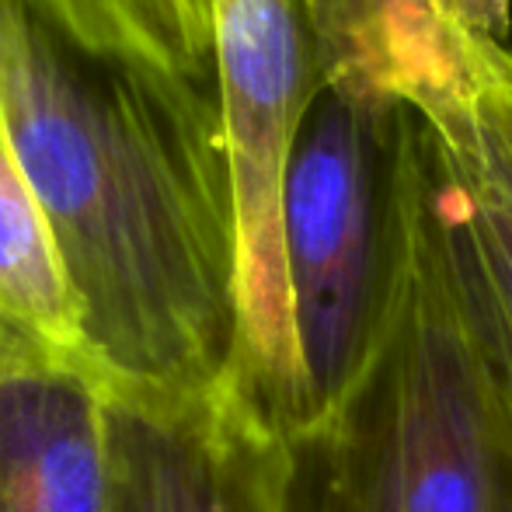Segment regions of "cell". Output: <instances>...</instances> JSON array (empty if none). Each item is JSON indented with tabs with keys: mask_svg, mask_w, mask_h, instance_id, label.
Segmentation results:
<instances>
[{
	"mask_svg": "<svg viewBox=\"0 0 512 512\" xmlns=\"http://www.w3.org/2000/svg\"><path fill=\"white\" fill-rule=\"evenodd\" d=\"M502 143H506V150H509V157H512V122L502 126Z\"/></svg>",
	"mask_w": 512,
	"mask_h": 512,
	"instance_id": "7c38bea8",
	"label": "cell"
},
{
	"mask_svg": "<svg viewBox=\"0 0 512 512\" xmlns=\"http://www.w3.org/2000/svg\"><path fill=\"white\" fill-rule=\"evenodd\" d=\"M213 53L241 248V338L230 380L283 432L290 391L283 182L324 88L304 0H213Z\"/></svg>",
	"mask_w": 512,
	"mask_h": 512,
	"instance_id": "277c9868",
	"label": "cell"
},
{
	"mask_svg": "<svg viewBox=\"0 0 512 512\" xmlns=\"http://www.w3.org/2000/svg\"><path fill=\"white\" fill-rule=\"evenodd\" d=\"M108 384L81 352L0 328V512H112Z\"/></svg>",
	"mask_w": 512,
	"mask_h": 512,
	"instance_id": "8992f818",
	"label": "cell"
},
{
	"mask_svg": "<svg viewBox=\"0 0 512 512\" xmlns=\"http://www.w3.org/2000/svg\"><path fill=\"white\" fill-rule=\"evenodd\" d=\"M401 255L384 331L335 415L290 439V512H512V453L439 234V143L398 108Z\"/></svg>",
	"mask_w": 512,
	"mask_h": 512,
	"instance_id": "7a4b0ae2",
	"label": "cell"
},
{
	"mask_svg": "<svg viewBox=\"0 0 512 512\" xmlns=\"http://www.w3.org/2000/svg\"><path fill=\"white\" fill-rule=\"evenodd\" d=\"M429 126L439 143V234L453 300L512 453V157L478 98Z\"/></svg>",
	"mask_w": 512,
	"mask_h": 512,
	"instance_id": "52a82bcc",
	"label": "cell"
},
{
	"mask_svg": "<svg viewBox=\"0 0 512 512\" xmlns=\"http://www.w3.org/2000/svg\"><path fill=\"white\" fill-rule=\"evenodd\" d=\"M464 53L474 81L485 84L492 95L512 108V46L492 35H481L474 28H464Z\"/></svg>",
	"mask_w": 512,
	"mask_h": 512,
	"instance_id": "8fae6325",
	"label": "cell"
},
{
	"mask_svg": "<svg viewBox=\"0 0 512 512\" xmlns=\"http://www.w3.org/2000/svg\"><path fill=\"white\" fill-rule=\"evenodd\" d=\"M112 512H290L293 446L234 380L199 398L112 391Z\"/></svg>",
	"mask_w": 512,
	"mask_h": 512,
	"instance_id": "5b68a950",
	"label": "cell"
},
{
	"mask_svg": "<svg viewBox=\"0 0 512 512\" xmlns=\"http://www.w3.org/2000/svg\"><path fill=\"white\" fill-rule=\"evenodd\" d=\"M321 84L439 122L474 105L457 0H304Z\"/></svg>",
	"mask_w": 512,
	"mask_h": 512,
	"instance_id": "ba28073f",
	"label": "cell"
},
{
	"mask_svg": "<svg viewBox=\"0 0 512 512\" xmlns=\"http://www.w3.org/2000/svg\"><path fill=\"white\" fill-rule=\"evenodd\" d=\"M81 46L95 53L216 77L213 0H39Z\"/></svg>",
	"mask_w": 512,
	"mask_h": 512,
	"instance_id": "30bf717a",
	"label": "cell"
},
{
	"mask_svg": "<svg viewBox=\"0 0 512 512\" xmlns=\"http://www.w3.org/2000/svg\"><path fill=\"white\" fill-rule=\"evenodd\" d=\"M0 108L105 384L220 391L241 338V248L216 77L95 53L39 0H0Z\"/></svg>",
	"mask_w": 512,
	"mask_h": 512,
	"instance_id": "6da1fadb",
	"label": "cell"
},
{
	"mask_svg": "<svg viewBox=\"0 0 512 512\" xmlns=\"http://www.w3.org/2000/svg\"><path fill=\"white\" fill-rule=\"evenodd\" d=\"M0 328L84 352L81 310L0 108ZM95 366V363H91Z\"/></svg>",
	"mask_w": 512,
	"mask_h": 512,
	"instance_id": "9c48e42d",
	"label": "cell"
},
{
	"mask_svg": "<svg viewBox=\"0 0 512 512\" xmlns=\"http://www.w3.org/2000/svg\"><path fill=\"white\" fill-rule=\"evenodd\" d=\"M398 108L321 88L293 143L283 182L286 439L335 415L384 331L401 255Z\"/></svg>",
	"mask_w": 512,
	"mask_h": 512,
	"instance_id": "3957f363",
	"label": "cell"
}]
</instances>
